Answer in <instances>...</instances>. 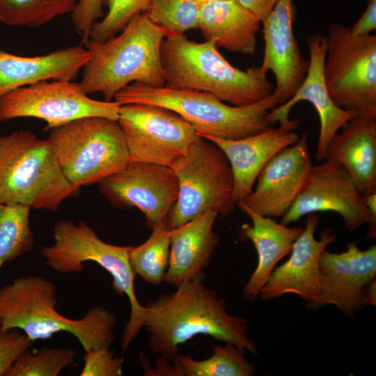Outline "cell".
Listing matches in <instances>:
<instances>
[{
  "label": "cell",
  "mask_w": 376,
  "mask_h": 376,
  "mask_svg": "<svg viewBox=\"0 0 376 376\" xmlns=\"http://www.w3.org/2000/svg\"><path fill=\"white\" fill-rule=\"evenodd\" d=\"M205 272L143 306L142 326L148 331L152 353L173 361L179 346L197 335H207L230 342L247 353L258 356L255 343L249 338L244 316L228 313L225 301L207 288Z\"/></svg>",
  "instance_id": "6da1fadb"
},
{
  "label": "cell",
  "mask_w": 376,
  "mask_h": 376,
  "mask_svg": "<svg viewBox=\"0 0 376 376\" xmlns=\"http://www.w3.org/2000/svg\"><path fill=\"white\" fill-rule=\"evenodd\" d=\"M54 283L40 276H21L0 288L1 329L17 328L35 341L58 332L73 335L84 352L110 348L115 340L116 318L108 309L95 306L84 317L70 319L56 309Z\"/></svg>",
  "instance_id": "7a4b0ae2"
},
{
  "label": "cell",
  "mask_w": 376,
  "mask_h": 376,
  "mask_svg": "<svg viewBox=\"0 0 376 376\" xmlns=\"http://www.w3.org/2000/svg\"><path fill=\"white\" fill-rule=\"evenodd\" d=\"M166 31L145 12L135 15L118 36L99 42L89 39V58L82 68L80 85L87 95L101 93L110 102L129 84L166 85L161 45Z\"/></svg>",
  "instance_id": "3957f363"
},
{
  "label": "cell",
  "mask_w": 376,
  "mask_h": 376,
  "mask_svg": "<svg viewBox=\"0 0 376 376\" xmlns=\"http://www.w3.org/2000/svg\"><path fill=\"white\" fill-rule=\"evenodd\" d=\"M166 86L209 93L235 106H245L270 95L274 88L260 66L245 70L231 65L216 45L197 42L184 34L166 36L161 45Z\"/></svg>",
  "instance_id": "277c9868"
},
{
  "label": "cell",
  "mask_w": 376,
  "mask_h": 376,
  "mask_svg": "<svg viewBox=\"0 0 376 376\" xmlns=\"http://www.w3.org/2000/svg\"><path fill=\"white\" fill-rule=\"evenodd\" d=\"M113 99L120 105L146 104L167 109L189 123L198 134L226 139H241L269 129L272 125L266 116L278 105L273 93L249 105L230 106L209 93L138 82L127 86Z\"/></svg>",
  "instance_id": "5b68a950"
},
{
  "label": "cell",
  "mask_w": 376,
  "mask_h": 376,
  "mask_svg": "<svg viewBox=\"0 0 376 376\" xmlns=\"http://www.w3.org/2000/svg\"><path fill=\"white\" fill-rule=\"evenodd\" d=\"M78 189L63 175L49 141L29 131L0 135V203L56 211Z\"/></svg>",
  "instance_id": "8992f818"
},
{
  "label": "cell",
  "mask_w": 376,
  "mask_h": 376,
  "mask_svg": "<svg viewBox=\"0 0 376 376\" xmlns=\"http://www.w3.org/2000/svg\"><path fill=\"white\" fill-rule=\"evenodd\" d=\"M53 237L54 244L40 251L48 267L61 274H77L82 272L85 262H95L111 275V289L118 295L127 297L130 316L121 343L125 352L143 327V306L136 296V274L130 261L133 246L104 242L84 221L78 224L71 220L59 221L53 228Z\"/></svg>",
  "instance_id": "52a82bcc"
},
{
  "label": "cell",
  "mask_w": 376,
  "mask_h": 376,
  "mask_svg": "<svg viewBox=\"0 0 376 376\" xmlns=\"http://www.w3.org/2000/svg\"><path fill=\"white\" fill-rule=\"evenodd\" d=\"M49 141L66 180L76 189L98 183L130 162L118 120L87 116L49 129Z\"/></svg>",
  "instance_id": "ba28073f"
},
{
  "label": "cell",
  "mask_w": 376,
  "mask_h": 376,
  "mask_svg": "<svg viewBox=\"0 0 376 376\" xmlns=\"http://www.w3.org/2000/svg\"><path fill=\"white\" fill-rule=\"evenodd\" d=\"M171 168L178 180L179 194L165 223L169 230L207 211L226 217L234 210L231 168L224 152L213 142L200 136Z\"/></svg>",
  "instance_id": "9c48e42d"
},
{
  "label": "cell",
  "mask_w": 376,
  "mask_h": 376,
  "mask_svg": "<svg viewBox=\"0 0 376 376\" xmlns=\"http://www.w3.org/2000/svg\"><path fill=\"white\" fill-rule=\"evenodd\" d=\"M326 38L324 75L334 102L344 109L376 112V36L354 35L333 23Z\"/></svg>",
  "instance_id": "30bf717a"
},
{
  "label": "cell",
  "mask_w": 376,
  "mask_h": 376,
  "mask_svg": "<svg viewBox=\"0 0 376 376\" xmlns=\"http://www.w3.org/2000/svg\"><path fill=\"white\" fill-rule=\"evenodd\" d=\"M120 104L88 96L79 83L45 80L12 90L0 97V122L23 117L42 119L47 129L77 118L100 116L118 120Z\"/></svg>",
  "instance_id": "8fae6325"
},
{
  "label": "cell",
  "mask_w": 376,
  "mask_h": 376,
  "mask_svg": "<svg viewBox=\"0 0 376 376\" xmlns=\"http://www.w3.org/2000/svg\"><path fill=\"white\" fill-rule=\"evenodd\" d=\"M118 122L125 134L130 162L171 167L200 136L175 112L151 104L120 105Z\"/></svg>",
  "instance_id": "7c38bea8"
},
{
  "label": "cell",
  "mask_w": 376,
  "mask_h": 376,
  "mask_svg": "<svg viewBox=\"0 0 376 376\" xmlns=\"http://www.w3.org/2000/svg\"><path fill=\"white\" fill-rule=\"evenodd\" d=\"M319 212H336L350 231L368 224L367 237L375 238L376 216L366 206L363 196L346 169L329 159L312 166L305 187L281 223L288 226L305 215Z\"/></svg>",
  "instance_id": "4fadbf2b"
},
{
  "label": "cell",
  "mask_w": 376,
  "mask_h": 376,
  "mask_svg": "<svg viewBox=\"0 0 376 376\" xmlns=\"http://www.w3.org/2000/svg\"><path fill=\"white\" fill-rule=\"evenodd\" d=\"M98 186L113 206L139 208L151 230L165 224L179 194L178 180L171 167L141 162H130Z\"/></svg>",
  "instance_id": "5bb4252c"
},
{
  "label": "cell",
  "mask_w": 376,
  "mask_h": 376,
  "mask_svg": "<svg viewBox=\"0 0 376 376\" xmlns=\"http://www.w3.org/2000/svg\"><path fill=\"white\" fill-rule=\"evenodd\" d=\"M313 164L305 133L263 168L251 194L242 201L263 216L282 218L305 187Z\"/></svg>",
  "instance_id": "9a60e30c"
},
{
  "label": "cell",
  "mask_w": 376,
  "mask_h": 376,
  "mask_svg": "<svg viewBox=\"0 0 376 376\" xmlns=\"http://www.w3.org/2000/svg\"><path fill=\"white\" fill-rule=\"evenodd\" d=\"M320 281L316 299L308 303L311 310L334 305L352 318L366 305L361 299L363 287L376 276V246L361 250L356 242H349L345 251L326 249L320 261Z\"/></svg>",
  "instance_id": "2e32d148"
},
{
  "label": "cell",
  "mask_w": 376,
  "mask_h": 376,
  "mask_svg": "<svg viewBox=\"0 0 376 376\" xmlns=\"http://www.w3.org/2000/svg\"><path fill=\"white\" fill-rule=\"evenodd\" d=\"M306 42L309 65L304 81L290 99L271 110L266 118L271 125L285 123L290 119L292 109L298 102H310L319 116L320 125L315 157L318 161H324L334 136L356 115L357 111L338 106L328 92L324 75L326 36L313 33L307 38Z\"/></svg>",
  "instance_id": "e0dca14e"
},
{
  "label": "cell",
  "mask_w": 376,
  "mask_h": 376,
  "mask_svg": "<svg viewBox=\"0 0 376 376\" xmlns=\"http://www.w3.org/2000/svg\"><path fill=\"white\" fill-rule=\"evenodd\" d=\"M319 219L307 214L306 226L294 242L287 261L276 267L258 296L269 300L292 293L308 303L317 298L320 281V261L322 252L336 239L331 228H326L317 240L315 233Z\"/></svg>",
  "instance_id": "ac0fdd59"
},
{
  "label": "cell",
  "mask_w": 376,
  "mask_h": 376,
  "mask_svg": "<svg viewBox=\"0 0 376 376\" xmlns=\"http://www.w3.org/2000/svg\"><path fill=\"white\" fill-rule=\"evenodd\" d=\"M293 14L292 0H278L261 22L265 49L260 66L274 75L273 94L278 105L295 95L308 69V61L303 56L294 35Z\"/></svg>",
  "instance_id": "d6986e66"
},
{
  "label": "cell",
  "mask_w": 376,
  "mask_h": 376,
  "mask_svg": "<svg viewBox=\"0 0 376 376\" xmlns=\"http://www.w3.org/2000/svg\"><path fill=\"white\" fill-rule=\"evenodd\" d=\"M300 120L289 119L279 127L244 138L226 139L198 134L215 143L226 156L234 181L233 198L236 204L252 191L256 180L265 164L279 152L299 140L296 130Z\"/></svg>",
  "instance_id": "ffe728a7"
},
{
  "label": "cell",
  "mask_w": 376,
  "mask_h": 376,
  "mask_svg": "<svg viewBox=\"0 0 376 376\" xmlns=\"http://www.w3.org/2000/svg\"><path fill=\"white\" fill-rule=\"evenodd\" d=\"M340 130L326 159L341 164L363 196L376 193V112L357 111Z\"/></svg>",
  "instance_id": "44dd1931"
},
{
  "label": "cell",
  "mask_w": 376,
  "mask_h": 376,
  "mask_svg": "<svg viewBox=\"0 0 376 376\" xmlns=\"http://www.w3.org/2000/svg\"><path fill=\"white\" fill-rule=\"evenodd\" d=\"M88 58L86 48L81 45L37 56H17L0 49V97L41 81H72Z\"/></svg>",
  "instance_id": "7402d4cb"
},
{
  "label": "cell",
  "mask_w": 376,
  "mask_h": 376,
  "mask_svg": "<svg viewBox=\"0 0 376 376\" xmlns=\"http://www.w3.org/2000/svg\"><path fill=\"white\" fill-rule=\"evenodd\" d=\"M237 204L251 221V224L241 226L240 236L251 240L258 254L257 266L243 288L244 297L252 300L258 296L279 262L290 253L304 228L288 227L258 214L242 201Z\"/></svg>",
  "instance_id": "603a6c76"
},
{
  "label": "cell",
  "mask_w": 376,
  "mask_h": 376,
  "mask_svg": "<svg viewBox=\"0 0 376 376\" xmlns=\"http://www.w3.org/2000/svg\"><path fill=\"white\" fill-rule=\"evenodd\" d=\"M218 216L207 211L190 221L170 230L169 264L164 281L175 288L204 272L219 243L213 231Z\"/></svg>",
  "instance_id": "cb8c5ba5"
},
{
  "label": "cell",
  "mask_w": 376,
  "mask_h": 376,
  "mask_svg": "<svg viewBox=\"0 0 376 376\" xmlns=\"http://www.w3.org/2000/svg\"><path fill=\"white\" fill-rule=\"evenodd\" d=\"M261 22L237 0H215L201 6L198 29L217 47L255 54Z\"/></svg>",
  "instance_id": "d4e9b609"
},
{
  "label": "cell",
  "mask_w": 376,
  "mask_h": 376,
  "mask_svg": "<svg viewBox=\"0 0 376 376\" xmlns=\"http://www.w3.org/2000/svg\"><path fill=\"white\" fill-rule=\"evenodd\" d=\"M218 345L212 355L203 360H196L190 354L181 355L173 363L177 376H252L256 366L249 362L242 347L230 342Z\"/></svg>",
  "instance_id": "484cf974"
},
{
  "label": "cell",
  "mask_w": 376,
  "mask_h": 376,
  "mask_svg": "<svg viewBox=\"0 0 376 376\" xmlns=\"http://www.w3.org/2000/svg\"><path fill=\"white\" fill-rule=\"evenodd\" d=\"M30 210L27 205L0 203V269L4 263L32 250L34 237Z\"/></svg>",
  "instance_id": "4316f807"
},
{
  "label": "cell",
  "mask_w": 376,
  "mask_h": 376,
  "mask_svg": "<svg viewBox=\"0 0 376 376\" xmlns=\"http://www.w3.org/2000/svg\"><path fill=\"white\" fill-rule=\"evenodd\" d=\"M152 230L145 242L132 247L130 261L136 275L148 283L159 285L164 281L169 264L170 230L162 224Z\"/></svg>",
  "instance_id": "83f0119b"
},
{
  "label": "cell",
  "mask_w": 376,
  "mask_h": 376,
  "mask_svg": "<svg viewBox=\"0 0 376 376\" xmlns=\"http://www.w3.org/2000/svg\"><path fill=\"white\" fill-rule=\"evenodd\" d=\"M77 0H0V22L9 26L36 28L72 13Z\"/></svg>",
  "instance_id": "f1b7e54d"
},
{
  "label": "cell",
  "mask_w": 376,
  "mask_h": 376,
  "mask_svg": "<svg viewBox=\"0 0 376 376\" xmlns=\"http://www.w3.org/2000/svg\"><path fill=\"white\" fill-rule=\"evenodd\" d=\"M200 8L194 0H150L145 13L169 36L198 29Z\"/></svg>",
  "instance_id": "f546056e"
},
{
  "label": "cell",
  "mask_w": 376,
  "mask_h": 376,
  "mask_svg": "<svg viewBox=\"0 0 376 376\" xmlns=\"http://www.w3.org/2000/svg\"><path fill=\"white\" fill-rule=\"evenodd\" d=\"M74 350L44 346L33 353L29 349L17 359L5 376H57L72 364Z\"/></svg>",
  "instance_id": "4dcf8cb0"
},
{
  "label": "cell",
  "mask_w": 376,
  "mask_h": 376,
  "mask_svg": "<svg viewBox=\"0 0 376 376\" xmlns=\"http://www.w3.org/2000/svg\"><path fill=\"white\" fill-rule=\"evenodd\" d=\"M150 0H106L108 11L91 28L89 39L104 42L124 29L136 14L145 12Z\"/></svg>",
  "instance_id": "1f68e13d"
},
{
  "label": "cell",
  "mask_w": 376,
  "mask_h": 376,
  "mask_svg": "<svg viewBox=\"0 0 376 376\" xmlns=\"http://www.w3.org/2000/svg\"><path fill=\"white\" fill-rule=\"evenodd\" d=\"M81 376H121L124 359L113 356L110 348L99 347L85 352Z\"/></svg>",
  "instance_id": "d6a6232c"
},
{
  "label": "cell",
  "mask_w": 376,
  "mask_h": 376,
  "mask_svg": "<svg viewBox=\"0 0 376 376\" xmlns=\"http://www.w3.org/2000/svg\"><path fill=\"white\" fill-rule=\"evenodd\" d=\"M17 328L0 329V376H5L21 354L33 343Z\"/></svg>",
  "instance_id": "836d02e7"
},
{
  "label": "cell",
  "mask_w": 376,
  "mask_h": 376,
  "mask_svg": "<svg viewBox=\"0 0 376 376\" xmlns=\"http://www.w3.org/2000/svg\"><path fill=\"white\" fill-rule=\"evenodd\" d=\"M102 0H77L72 14V22L77 33L86 43L93 24L102 16Z\"/></svg>",
  "instance_id": "e575fe53"
},
{
  "label": "cell",
  "mask_w": 376,
  "mask_h": 376,
  "mask_svg": "<svg viewBox=\"0 0 376 376\" xmlns=\"http://www.w3.org/2000/svg\"><path fill=\"white\" fill-rule=\"evenodd\" d=\"M354 35L370 33L376 29V0H368V6L359 19L350 28Z\"/></svg>",
  "instance_id": "d590c367"
},
{
  "label": "cell",
  "mask_w": 376,
  "mask_h": 376,
  "mask_svg": "<svg viewBox=\"0 0 376 376\" xmlns=\"http://www.w3.org/2000/svg\"><path fill=\"white\" fill-rule=\"evenodd\" d=\"M260 22L269 13L278 0H237Z\"/></svg>",
  "instance_id": "8d00e7d4"
},
{
  "label": "cell",
  "mask_w": 376,
  "mask_h": 376,
  "mask_svg": "<svg viewBox=\"0 0 376 376\" xmlns=\"http://www.w3.org/2000/svg\"><path fill=\"white\" fill-rule=\"evenodd\" d=\"M361 299L367 305H376V279H373L365 285L361 292Z\"/></svg>",
  "instance_id": "74e56055"
},
{
  "label": "cell",
  "mask_w": 376,
  "mask_h": 376,
  "mask_svg": "<svg viewBox=\"0 0 376 376\" xmlns=\"http://www.w3.org/2000/svg\"><path fill=\"white\" fill-rule=\"evenodd\" d=\"M364 203L373 214L376 216V193L363 196Z\"/></svg>",
  "instance_id": "f35d334b"
},
{
  "label": "cell",
  "mask_w": 376,
  "mask_h": 376,
  "mask_svg": "<svg viewBox=\"0 0 376 376\" xmlns=\"http://www.w3.org/2000/svg\"><path fill=\"white\" fill-rule=\"evenodd\" d=\"M196 1L200 6L203 4H205L207 2L215 1V0H194Z\"/></svg>",
  "instance_id": "ab89813d"
},
{
  "label": "cell",
  "mask_w": 376,
  "mask_h": 376,
  "mask_svg": "<svg viewBox=\"0 0 376 376\" xmlns=\"http://www.w3.org/2000/svg\"><path fill=\"white\" fill-rule=\"evenodd\" d=\"M1 317H0V329H1Z\"/></svg>",
  "instance_id": "60d3db41"
}]
</instances>
